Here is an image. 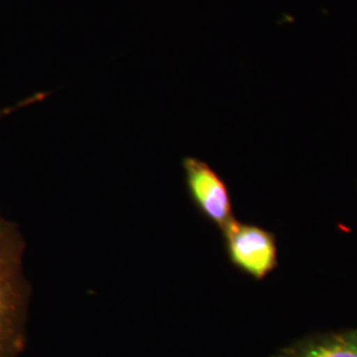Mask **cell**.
<instances>
[{"label":"cell","mask_w":357,"mask_h":357,"mask_svg":"<svg viewBox=\"0 0 357 357\" xmlns=\"http://www.w3.org/2000/svg\"><path fill=\"white\" fill-rule=\"evenodd\" d=\"M26 240L17 224L0 213V357L26 348L31 287L24 274Z\"/></svg>","instance_id":"1"},{"label":"cell","mask_w":357,"mask_h":357,"mask_svg":"<svg viewBox=\"0 0 357 357\" xmlns=\"http://www.w3.org/2000/svg\"><path fill=\"white\" fill-rule=\"evenodd\" d=\"M221 233L230 264L245 275L264 281L278 266V245L273 231L234 218Z\"/></svg>","instance_id":"2"},{"label":"cell","mask_w":357,"mask_h":357,"mask_svg":"<svg viewBox=\"0 0 357 357\" xmlns=\"http://www.w3.org/2000/svg\"><path fill=\"white\" fill-rule=\"evenodd\" d=\"M181 165L192 203L208 221L224 229L236 218L227 183L212 167L197 158L187 156Z\"/></svg>","instance_id":"3"},{"label":"cell","mask_w":357,"mask_h":357,"mask_svg":"<svg viewBox=\"0 0 357 357\" xmlns=\"http://www.w3.org/2000/svg\"><path fill=\"white\" fill-rule=\"evenodd\" d=\"M270 357H357V328L310 333Z\"/></svg>","instance_id":"4"},{"label":"cell","mask_w":357,"mask_h":357,"mask_svg":"<svg viewBox=\"0 0 357 357\" xmlns=\"http://www.w3.org/2000/svg\"><path fill=\"white\" fill-rule=\"evenodd\" d=\"M45 97H47V93H36V94H33V96L28 97L26 100L20 101V102L15 103L13 106H8V107H4V109H0V119H1L3 116H6V115L11 114L13 112H16V110H19V109L24 107V106L32 105V103L40 102V101H43Z\"/></svg>","instance_id":"5"}]
</instances>
